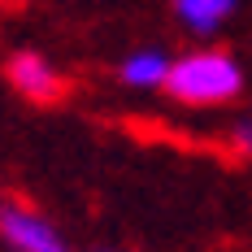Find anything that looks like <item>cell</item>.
I'll list each match as a JSON object with an SVG mask.
<instances>
[{"mask_svg": "<svg viewBox=\"0 0 252 252\" xmlns=\"http://www.w3.org/2000/svg\"><path fill=\"white\" fill-rule=\"evenodd\" d=\"M239 87H244L239 61L230 52H218V48L178 57L170 78H165V92L183 104H226L239 96Z\"/></svg>", "mask_w": 252, "mask_h": 252, "instance_id": "obj_1", "label": "cell"}, {"mask_svg": "<svg viewBox=\"0 0 252 252\" xmlns=\"http://www.w3.org/2000/svg\"><path fill=\"white\" fill-rule=\"evenodd\" d=\"M0 235L13 252H74L57 235V226H48L39 213H26V209H4L0 213Z\"/></svg>", "mask_w": 252, "mask_h": 252, "instance_id": "obj_2", "label": "cell"}, {"mask_svg": "<svg viewBox=\"0 0 252 252\" xmlns=\"http://www.w3.org/2000/svg\"><path fill=\"white\" fill-rule=\"evenodd\" d=\"M9 83H13L22 96H31V100H52V96L61 92L57 70H52L39 52H13V61H9Z\"/></svg>", "mask_w": 252, "mask_h": 252, "instance_id": "obj_3", "label": "cell"}, {"mask_svg": "<svg viewBox=\"0 0 252 252\" xmlns=\"http://www.w3.org/2000/svg\"><path fill=\"white\" fill-rule=\"evenodd\" d=\"M170 70H174V61H170L161 48H139V52H130V57L122 61L118 74H122L126 87H165Z\"/></svg>", "mask_w": 252, "mask_h": 252, "instance_id": "obj_4", "label": "cell"}, {"mask_svg": "<svg viewBox=\"0 0 252 252\" xmlns=\"http://www.w3.org/2000/svg\"><path fill=\"white\" fill-rule=\"evenodd\" d=\"M235 4H239V0H174V13H178V22L187 26V31L213 35V31L235 13Z\"/></svg>", "mask_w": 252, "mask_h": 252, "instance_id": "obj_5", "label": "cell"}, {"mask_svg": "<svg viewBox=\"0 0 252 252\" xmlns=\"http://www.w3.org/2000/svg\"><path fill=\"white\" fill-rule=\"evenodd\" d=\"M230 144H235V152H248V157H252V118H239V122H235Z\"/></svg>", "mask_w": 252, "mask_h": 252, "instance_id": "obj_6", "label": "cell"}, {"mask_svg": "<svg viewBox=\"0 0 252 252\" xmlns=\"http://www.w3.org/2000/svg\"><path fill=\"white\" fill-rule=\"evenodd\" d=\"M100 252H122V248H100Z\"/></svg>", "mask_w": 252, "mask_h": 252, "instance_id": "obj_7", "label": "cell"}, {"mask_svg": "<svg viewBox=\"0 0 252 252\" xmlns=\"http://www.w3.org/2000/svg\"><path fill=\"white\" fill-rule=\"evenodd\" d=\"M0 213H4V209H0Z\"/></svg>", "mask_w": 252, "mask_h": 252, "instance_id": "obj_8", "label": "cell"}]
</instances>
